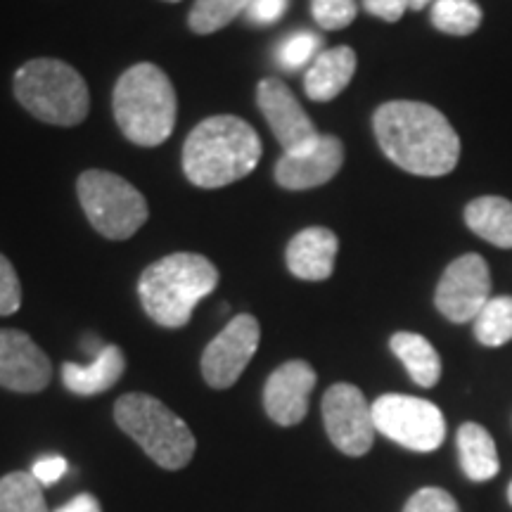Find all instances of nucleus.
Segmentation results:
<instances>
[{
    "label": "nucleus",
    "instance_id": "f257e3e1",
    "mask_svg": "<svg viewBox=\"0 0 512 512\" xmlns=\"http://www.w3.org/2000/svg\"><path fill=\"white\" fill-rule=\"evenodd\" d=\"M375 138L392 164L413 176L451 174L460 159V138L437 107L394 100L377 107Z\"/></svg>",
    "mask_w": 512,
    "mask_h": 512
},
{
    "label": "nucleus",
    "instance_id": "f03ea898",
    "mask_svg": "<svg viewBox=\"0 0 512 512\" xmlns=\"http://www.w3.org/2000/svg\"><path fill=\"white\" fill-rule=\"evenodd\" d=\"M259 133L233 114L204 119L183 147V171L197 188L216 190L252 174L261 159Z\"/></svg>",
    "mask_w": 512,
    "mask_h": 512
},
{
    "label": "nucleus",
    "instance_id": "7ed1b4c3",
    "mask_svg": "<svg viewBox=\"0 0 512 512\" xmlns=\"http://www.w3.org/2000/svg\"><path fill=\"white\" fill-rule=\"evenodd\" d=\"M219 285V268L207 256L178 252L150 264L140 275L138 294L147 316L162 328H185L192 311Z\"/></svg>",
    "mask_w": 512,
    "mask_h": 512
},
{
    "label": "nucleus",
    "instance_id": "20e7f679",
    "mask_svg": "<svg viewBox=\"0 0 512 512\" xmlns=\"http://www.w3.org/2000/svg\"><path fill=\"white\" fill-rule=\"evenodd\" d=\"M114 119L121 133L140 147H157L174 133L176 91L157 64H133L114 86Z\"/></svg>",
    "mask_w": 512,
    "mask_h": 512
},
{
    "label": "nucleus",
    "instance_id": "39448f33",
    "mask_svg": "<svg viewBox=\"0 0 512 512\" xmlns=\"http://www.w3.org/2000/svg\"><path fill=\"white\" fill-rule=\"evenodd\" d=\"M12 91L19 105L38 121L76 126L88 117L91 93L72 64L55 57H36L17 69Z\"/></svg>",
    "mask_w": 512,
    "mask_h": 512
},
{
    "label": "nucleus",
    "instance_id": "423d86ee",
    "mask_svg": "<svg viewBox=\"0 0 512 512\" xmlns=\"http://www.w3.org/2000/svg\"><path fill=\"white\" fill-rule=\"evenodd\" d=\"M114 420L164 470H183L195 456L190 427L155 396H121L114 403Z\"/></svg>",
    "mask_w": 512,
    "mask_h": 512
},
{
    "label": "nucleus",
    "instance_id": "0eeeda50",
    "mask_svg": "<svg viewBox=\"0 0 512 512\" xmlns=\"http://www.w3.org/2000/svg\"><path fill=\"white\" fill-rule=\"evenodd\" d=\"M76 192L83 214L107 240H128L145 226L150 216L143 192L112 171H83Z\"/></svg>",
    "mask_w": 512,
    "mask_h": 512
},
{
    "label": "nucleus",
    "instance_id": "6e6552de",
    "mask_svg": "<svg viewBox=\"0 0 512 512\" xmlns=\"http://www.w3.org/2000/svg\"><path fill=\"white\" fill-rule=\"evenodd\" d=\"M375 430L415 453H430L444 444L446 420L432 401L406 394H384L373 403Z\"/></svg>",
    "mask_w": 512,
    "mask_h": 512
},
{
    "label": "nucleus",
    "instance_id": "1a4fd4ad",
    "mask_svg": "<svg viewBox=\"0 0 512 512\" xmlns=\"http://www.w3.org/2000/svg\"><path fill=\"white\" fill-rule=\"evenodd\" d=\"M323 422L330 441L344 456L361 458L373 448L377 432L373 406L354 384L339 382L325 392Z\"/></svg>",
    "mask_w": 512,
    "mask_h": 512
},
{
    "label": "nucleus",
    "instance_id": "9d476101",
    "mask_svg": "<svg viewBox=\"0 0 512 512\" xmlns=\"http://www.w3.org/2000/svg\"><path fill=\"white\" fill-rule=\"evenodd\" d=\"M491 299V271L484 256L463 254L441 275L434 304L451 323H470Z\"/></svg>",
    "mask_w": 512,
    "mask_h": 512
},
{
    "label": "nucleus",
    "instance_id": "9b49d317",
    "mask_svg": "<svg viewBox=\"0 0 512 512\" xmlns=\"http://www.w3.org/2000/svg\"><path fill=\"white\" fill-rule=\"evenodd\" d=\"M261 342L259 320L240 313L209 342L202 354V375L209 387L228 389L240 380Z\"/></svg>",
    "mask_w": 512,
    "mask_h": 512
},
{
    "label": "nucleus",
    "instance_id": "f8f14e48",
    "mask_svg": "<svg viewBox=\"0 0 512 512\" xmlns=\"http://www.w3.org/2000/svg\"><path fill=\"white\" fill-rule=\"evenodd\" d=\"M344 164V145L337 136L320 133L311 145L283 152L275 164V181L285 190H311L330 183Z\"/></svg>",
    "mask_w": 512,
    "mask_h": 512
},
{
    "label": "nucleus",
    "instance_id": "ddd939ff",
    "mask_svg": "<svg viewBox=\"0 0 512 512\" xmlns=\"http://www.w3.org/2000/svg\"><path fill=\"white\" fill-rule=\"evenodd\" d=\"M256 102L283 152L302 150L320 136L309 114L299 105L297 95L280 79L261 81L256 86Z\"/></svg>",
    "mask_w": 512,
    "mask_h": 512
},
{
    "label": "nucleus",
    "instance_id": "4468645a",
    "mask_svg": "<svg viewBox=\"0 0 512 512\" xmlns=\"http://www.w3.org/2000/svg\"><path fill=\"white\" fill-rule=\"evenodd\" d=\"M50 358L22 330H0V387L17 394H36L50 384Z\"/></svg>",
    "mask_w": 512,
    "mask_h": 512
},
{
    "label": "nucleus",
    "instance_id": "2eb2a0df",
    "mask_svg": "<svg viewBox=\"0 0 512 512\" xmlns=\"http://www.w3.org/2000/svg\"><path fill=\"white\" fill-rule=\"evenodd\" d=\"M316 370L306 361H287L273 370L264 387L268 418L283 427L299 425L309 413V396L316 387Z\"/></svg>",
    "mask_w": 512,
    "mask_h": 512
},
{
    "label": "nucleus",
    "instance_id": "dca6fc26",
    "mask_svg": "<svg viewBox=\"0 0 512 512\" xmlns=\"http://www.w3.org/2000/svg\"><path fill=\"white\" fill-rule=\"evenodd\" d=\"M339 240L330 228L311 226L297 233L287 245V268L294 278L320 283L335 271Z\"/></svg>",
    "mask_w": 512,
    "mask_h": 512
},
{
    "label": "nucleus",
    "instance_id": "f3484780",
    "mask_svg": "<svg viewBox=\"0 0 512 512\" xmlns=\"http://www.w3.org/2000/svg\"><path fill=\"white\" fill-rule=\"evenodd\" d=\"M356 53L349 46L323 50L306 69L304 91L313 102L335 100L356 74Z\"/></svg>",
    "mask_w": 512,
    "mask_h": 512
},
{
    "label": "nucleus",
    "instance_id": "a211bd4d",
    "mask_svg": "<svg viewBox=\"0 0 512 512\" xmlns=\"http://www.w3.org/2000/svg\"><path fill=\"white\" fill-rule=\"evenodd\" d=\"M126 370V356L117 344H105V349L86 366L64 363L62 382L76 396H95L112 389Z\"/></svg>",
    "mask_w": 512,
    "mask_h": 512
},
{
    "label": "nucleus",
    "instance_id": "6ab92c4d",
    "mask_svg": "<svg viewBox=\"0 0 512 512\" xmlns=\"http://www.w3.org/2000/svg\"><path fill=\"white\" fill-rule=\"evenodd\" d=\"M465 223L489 245L512 249V202L498 195H484L465 207Z\"/></svg>",
    "mask_w": 512,
    "mask_h": 512
},
{
    "label": "nucleus",
    "instance_id": "aec40b11",
    "mask_svg": "<svg viewBox=\"0 0 512 512\" xmlns=\"http://www.w3.org/2000/svg\"><path fill=\"white\" fill-rule=\"evenodd\" d=\"M460 467L472 482H489L501 470L496 441L477 422H465L458 430Z\"/></svg>",
    "mask_w": 512,
    "mask_h": 512
},
{
    "label": "nucleus",
    "instance_id": "412c9836",
    "mask_svg": "<svg viewBox=\"0 0 512 512\" xmlns=\"http://www.w3.org/2000/svg\"><path fill=\"white\" fill-rule=\"evenodd\" d=\"M389 347H392L394 356L403 363V368L408 370V375L418 387L430 389L439 382L441 358L437 349L430 344V339L415 335V332H396L389 339Z\"/></svg>",
    "mask_w": 512,
    "mask_h": 512
},
{
    "label": "nucleus",
    "instance_id": "4be33fe9",
    "mask_svg": "<svg viewBox=\"0 0 512 512\" xmlns=\"http://www.w3.org/2000/svg\"><path fill=\"white\" fill-rule=\"evenodd\" d=\"M0 512H48L43 486L31 472H10L0 479Z\"/></svg>",
    "mask_w": 512,
    "mask_h": 512
},
{
    "label": "nucleus",
    "instance_id": "5701e85b",
    "mask_svg": "<svg viewBox=\"0 0 512 512\" xmlns=\"http://www.w3.org/2000/svg\"><path fill=\"white\" fill-rule=\"evenodd\" d=\"M482 8L477 0H434L432 24L441 34L448 36H470L482 24Z\"/></svg>",
    "mask_w": 512,
    "mask_h": 512
},
{
    "label": "nucleus",
    "instance_id": "b1692460",
    "mask_svg": "<svg viewBox=\"0 0 512 512\" xmlns=\"http://www.w3.org/2000/svg\"><path fill=\"white\" fill-rule=\"evenodd\" d=\"M475 337L484 347H503L512 339V297H491L475 318Z\"/></svg>",
    "mask_w": 512,
    "mask_h": 512
},
{
    "label": "nucleus",
    "instance_id": "393cba45",
    "mask_svg": "<svg viewBox=\"0 0 512 512\" xmlns=\"http://www.w3.org/2000/svg\"><path fill=\"white\" fill-rule=\"evenodd\" d=\"M249 3L252 0H195L188 15V27L197 36H209L247 12Z\"/></svg>",
    "mask_w": 512,
    "mask_h": 512
},
{
    "label": "nucleus",
    "instance_id": "a878e982",
    "mask_svg": "<svg viewBox=\"0 0 512 512\" xmlns=\"http://www.w3.org/2000/svg\"><path fill=\"white\" fill-rule=\"evenodd\" d=\"M320 48H323V38L318 34H313V31H294L278 46L275 60H278L285 72H297L306 64L311 67V62L323 53Z\"/></svg>",
    "mask_w": 512,
    "mask_h": 512
},
{
    "label": "nucleus",
    "instance_id": "bb28decb",
    "mask_svg": "<svg viewBox=\"0 0 512 512\" xmlns=\"http://www.w3.org/2000/svg\"><path fill=\"white\" fill-rule=\"evenodd\" d=\"M311 12L320 29L337 31L354 22L358 5L356 0H311Z\"/></svg>",
    "mask_w": 512,
    "mask_h": 512
},
{
    "label": "nucleus",
    "instance_id": "cd10ccee",
    "mask_svg": "<svg viewBox=\"0 0 512 512\" xmlns=\"http://www.w3.org/2000/svg\"><path fill=\"white\" fill-rule=\"evenodd\" d=\"M22 306V283L5 254H0V316H12Z\"/></svg>",
    "mask_w": 512,
    "mask_h": 512
},
{
    "label": "nucleus",
    "instance_id": "c85d7f7f",
    "mask_svg": "<svg viewBox=\"0 0 512 512\" xmlns=\"http://www.w3.org/2000/svg\"><path fill=\"white\" fill-rule=\"evenodd\" d=\"M403 512H460L456 498L437 486H425L408 498Z\"/></svg>",
    "mask_w": 512,
    "mask_h": 512
},
{
    "label": "nucleus",
    "instance_id": "c756f323",
    "mask_svg": "<svg viewBox=\"0 0 512 512\" xmlns=\"http://www.w3.org/2000/svg\"><path fill=\"white\" fill-rule=\"evenodd\" d=\"M290 0H252L247 8V19L256 27H271L285 17Z\"/></svg>",
    "mask_w": 512,
    "mask_h": 512
},
{
    "label": "nucleus",
    "instance_id": "7c9ffc66",
    "mask_svg": "<svg viewBox=\"0 0 512 512\" xmlns=\"http://www.w3.org/2000/svg\"><path fill=\"white\" fill-rule=\"evenodd\" d=\"M69 463L62 456H46L38 458L34 467H31V475L36 477V482L41 486H53L67 475Z\"/></svg>",
    "mask_w": 512,
    "mask_h": 512
},
{
    "label": "nucleus",
    "instance_id": "2f4dec72",
    "mask_svg": "<svg viewBox=\"0 0 512 512\" xmlns=\"http://www.w3.org/2000/svg\"><path fill=\"white\" fill-rule=\"evenodd\" d=\"M363 5L370 15L384 22H399L406 10H411V0H363Z\"/></svg>",
    "mask_w": 512,
    "mask_h": 512
},
{
    "label": "nucleus",
    "instance_id": "473e14b6",
    "mask_svg": "<svg viewBox=\"0 0 512 512\" xmlns=\"http://www.w3.org/2000/svg\"><path fill=\"white\" fill-rule=\"evenodd\" d=\"M55 512H102L98 498L91 494H79L76 498H72L69 503H64L60 510Z\"/></svg>",
    "mask_w": 512,
    "mask_h": 512
},
{
    "label": "nucleus",
    "instance_id": "72a5a7b5",
    "mask_svg": "<svg viewBox=\"0 0 512 512\" xmlns=\"http://www.w3.org/2000/svg\"><path fill=\"white\" fill-rule=\"evenodd\" d=\"M434 0H411V10H425L427 5H432Z\"/></svg>",
    "mask_w": 512,
    "mask_h": 512
},
{
    "label": "nucleus",
    "instance_id": "f704fd0d",
    "mask_svg": "<svg viewBox=\"0 0 512 512\" xmlns=\"http://www.w3.org/2000/svg\"><path fill=\"white\" fill-rule=\"evenodd\" d=\"M508 501H510V505H512V482H510V486H508Z\"/></svg>",
    "mask_w": 512,
    "mask_h": 512
},
{
    "label": "nucleus",
    "instance_id": "c9c22d12",
    "mask_svg": "<svg viewBox=\"0 0 512 512\" xmlns=\"http://www.w3.org/2000/svg\"><path fill=\"white\" fill-rule=\"evenodd\" d=\"M164 3H181V0H164Z\"/></svg>",
    "mask_w": 512,
    "mask_h": 512
}]
</instances>
